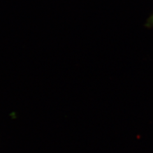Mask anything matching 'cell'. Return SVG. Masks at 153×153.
Returning a JSON list of instances; mask_svg holds the SVG:
<instances>
[{"mask_svg":"<svg viewBox=\"0 0 153 153\" xmlns=\"http://www.w3.org/2000/svg\"><path fill=\"white\" fill-rule=\"evenodd\" d=\"M148 26L153 27V14L152 16L149 18V21H148Z\"/></svg>","mask_w":153,"mask_h":153,"instance_id":"cell-1","label":"cell"}]
</instances>
